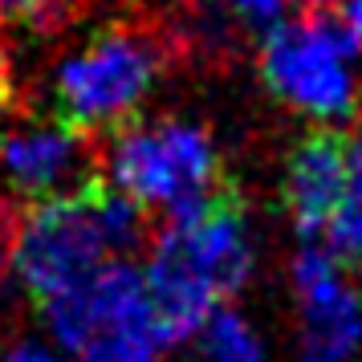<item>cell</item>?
I'll return each mask as SVG.
<instances>
[{
  "mask_svg": "<svg viewBox=\"0 0 362 362\" xmlns=\"http://www.w3.org/2000/svg\"><path fill=\"white\" fill-rule=\"evenodd\" d=\"M175 53L183 49L171 21L110 25L57 69V118L86 139L118 127L122 118H134V106Z\"/></svg>",
  "mask_w": 362,
  "mask_h": 362,
  "instance_id": "obj_1",
  "label": "cell"
},
{
  "mask_svg": "<svg viewBox=\"0 0 362 362\" xmlns=\"http://www.w3.org/2000/svg\"><path fill=\"white\" fill-rule=\"evenodd\" d=\"M86 143L90 139L69 131L66 122L62 127H33V131H21V134H4L0 139V167H4L8 183L21 196L29 199L49 196L53 187L74 171Z\"/></svg>",
  "mask_w": 362,
  "mask_h": 362,
  "instance_id": "obj_8",
  "label": "cell"
},
{
  "mask_svg": "<svg viewBox=\"0 0 362 362\" xmlns=\"http://www.w3.org/2000/svg\"><path fill=\"white\" fill-rule=\"evenodd\" d=\"M4 362H57V358H53L49 350H41V346H17Z\"/></svg>",
  "mask_w": 362,
  "mask_h": 362,
  "instance_id": "obj_13",
  "label": "cell"
},
{
  "mask_svg": "<svg viewBox=\"0 0 362 362\" xmlns=\"http://www.w3.org/2000/svg\"><path fill=\"white\" fill-rule=\"evenodd\" d=\"M199 334H204L199 362H264L261 342H257V334L245 326L240 313L216 310Z\"/></svg>",
  "mask_w": 362,
  "mask_h": 362,
  "instance_id": "obj_10",
  "label": "cell"
},
{
  "mask_svg": "<svg viewBox=\"0 0 362 362\" xmlns=\"http://www.w3.org/2000/svg\"><path fill=\"white\" fill-rule=\"evenodd\" d=\"M346 192V134L310 131L289 155L285 167V208L301 240H313L329 228V220Z\"/></svg>",
  "mask_w": 362,
  "mask_h": 362,
  "instance_id": "obj_6",
  "label": "cell"
},
{
  "mask_svg": "<svg viewBox=\"0 0 362 362\" xmlns=\"http://www.w3.org/2000/svg\"><path fill=\"white\" fill-rule=\"evenodd\" d=\"M98 155L110 171V183L139 199L147 212L175 216L199 204L224 180V163L216 155L212 134L180 118H159V122H139V115L122 118L106 131Z\"/></svg>",
  "mask_w": 362,
  "mask_h": 362,
  "instance_id": "obj_3",
  "label": "cell"
},
{
  "mask_svg": "<svg viewBox=\"0 0 362 362\" xmlns=\"http://www.w3.org/2000/svg\"><path fill=\"white\" fill-rule=\"evenodd\" d=\"M338 8H342V13H346V21H350V25H354V29L362 33V0H342Z\"/></svg>",
  "mask_w": 362,
  "mask_h": 362,
  "instance_id": "obj_14",
  "label": "cell"
},
{
  "mask_svg": "<svg viewBox=\"0 0 362 362\" xmlns=\"http://www.w3.org/2000/svg\"><path fill=\"white\" fill-rule=\"evenodd\" d=\"M261 82L285 106L317 118L346 115L354 106V78L346 57L305 17L269 29L261 45Z\"/></svg>",
  "mask_w": 362,
  "mask_h": 362,
  "instance_id": "obj_4",
  "label": "cell"
},
{
  "mask_svg": "<svg viewBox=\"0 0 362 362\" xmlns=\"http://www.w3.org/2000/svg\"><path fill=\"white\" fill-rule=\"evenodd\" d=\"M301 297V362H350L362 346V301L342 277L317 281Z\"/></svg>",
  "mask_w": 362,
  "mask_h": 362,
  "instance_id": "obj_7",
  "label": "cell"
},
{
  "mask_svg": "<svg viewBox=\"0 0 362 362\" xmlns=\"http://www.w3.org/2000/svg\"><path fill=\"white\" fill-rule=\"evenodd\" d=\"M232 13L245 17L248 25H277L281 17V0H228Z\"/></svg>",
  "mask_w": 362,
  "mask_h": 362,
  "instance_id": "obj_11",
  "label": "cell"
},
{
  "mask_svg": "<svg viewBox=\"0 0 362 362\" xmlns=\"http://www.w3.org/2000/svg\"><path fill=\"white\" fill-rule=\"evenodd\" d=\"M110 192L115 183L102 171H90L69 192L25 199V220L13 245V269L37 305L66 293L69 285H78L86 273H94L102 261L115 257Z\"/></svg>",
  "mask_w": 362,
  "mask_h": 362,
  "instance_id": "obj_2",
  "label": "cell"
},
{
  "mask_svg": "<svg viewBox=\"0 0 362 362\" xmlns=\"http://www.w3.org/2000/svg\"><path fill=\"white\" fill-rule=\"evenodd\" d=\"M326 232H329V252L338 261L362 269V115L354 134L346 139V192Z\"/></svg>",
  "mask_w": 362,
  "mask_h": 362,
  "instance_id": "obj_9",
  "label": "cell"
},
{
  "mask_svg": "<svg viewBox=\"0 0 362 362\" xmlns=\"http://www.w3.org/2000/svg\"><path fill=\"white\" fill-rule=\"evenodd\" d=\"M49 8V0H0V25H17V21H37Z\"/></svg>",
  "mask_w": 362,
  "mask_h": 362,
  "instance_id": "obj_12",
  "label": "cell"
},
{
  "mask_svg": "<svg viewBox=\"0 0 362 362\" xmlns=\"http://www.w3.org/2000/svg\"><path fill=\"white\" fill-rule=\"evenodd\" d=\"M49 317L53 338L82 354L98 334L127 322H143L151 317V297H147V277H139V269L122 257L102 261L94 273H86L78 285H69L66 293L41 305Z\"/></svg>",
  "mask_w": 362,
  "mask_h": 362,
  "instance_id": "obj_5",
  "label": "cell"
},
{
  "mask_svg": "<svg viewBox=\"0 0 362 362\" xmlns=\"http://www.w3.org/2000/svg\"><path fill=\"white\" fill-rule=\"evenodd\" d=\"M301 4H305V8H310V4H334V0H301Z\"/></svg>",
  "mask_w": 362,
  "mask_h": 362,
  "instance_id": "obj_15",
  "label": "cell"
}]
</instances>
